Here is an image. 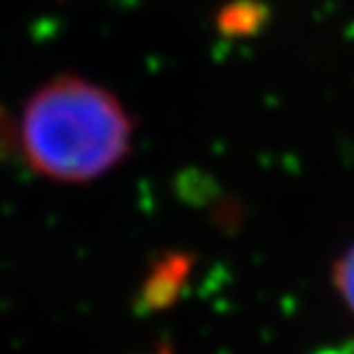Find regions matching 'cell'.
Segmentation results:
<instances>
[{
    "label": "cell",
    "instance_id": "obj_1",
    "mask_svg": "<svg viewBox=\"0 0 354 354\" xmlns=\"http://www.w3.org/2000/svg\"><path fill=\"white\" fill-rule=\"evenodd\" d=\"M131 136L121 101L82 77L42 84L20 118L25 160L55 183H91L111 172L128 155Z\"/></svg>",
    "mask_w": 354,
    "mask_h": 354
},
{
    "label": "cell",
    "instance_id": "obj_2",
    "mask_svg": "<svg viewBox=\"0 0 354 354\" xmlns=\"http://www.w3.org/2000/svg\"><path fill=\"white\" fill-rule=\"evenodd\" d=\"M335 286H337L344 303L349 305V310L354 313V246L335 266Z\"/></svg>",
    "mask_w": 354,
    "mask_h": 354
}]
</instances>
